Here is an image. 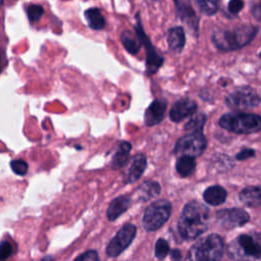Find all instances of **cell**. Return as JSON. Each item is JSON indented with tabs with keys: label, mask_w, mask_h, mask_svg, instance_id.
I'll list each match as a JSON object with an SVG mask.
<instances>
[{
	"label": "cell",
	"mask_w": 261,
	"mask_h": 261,
	"mask_svg": "<svg viewBox=\"0 0 261 261\" xmlns=\"http://www.w3.org/2000/svg\"><path fill=\"white\" fill-rule=\"evenodd\" d=\"M209 210L198 201H191L184 207L178 219V232L185 240H195L208 226Z\"/></svg>",
	"instance_id": "1"
},
{
	"label": "cell",
	"mask_w": 261,
	"mask_h": 261,
	"mask_svg": "<svg viewBox=\"0 0 261 261\" xmlns=\"http://www.w3.org/2000/svg\"><path fill=\"white\" fill-rule=\"evenodd\" d=\"M257 28L253 25H241L231 31L218 30L214 32L212 41L221 51H232L249 44L255 37Z\"/></svg>",
	"instance_id": "2"
},
{
	"label": "cell",
	"mask_w": 261,
	"mask_h": 261,
	"mask_svg": "<svg viewBox=\"0 0 261 261\" xmlns=\"http://www.w3.org/2000/svg\"><path fill=\"white\" fill-rule=\"evenodd\" d=\"M227 255L237 261H252L261 258V232L244 233L227 246Z\"/></svg>",
	"instance_id": "3"
},
{
	"label": "cell",
	"mask_w": 261,
	"mask_h": 261,
	"mask_svg": "<svg viewBox=\"0 0 261 261\" xmlns=\"http://www.w3.org/2000/svg\"><path fill=\"white\" fill-rule=\"evenodd\" d=\"M224 250L222 238L216 233L204 237L193 245L187 261H220Z\"/></svg>",
	"instance_id": "4"
},
{
	"label": "cell",
	"mask_w": 261,
	"mask_h": 261,
	"mask_svg": "<svg viewBox=\"0 0 261 261\" xmlns=\"http://www.w3.org/2000/svg\"><path fill=\"white\" fill-rule=\"evenodd\" d=\"M219 125L236 134H254L261 130V116L245 112L226 113L220 117Z\"/></svg>",
	"instance_id": "5"
},
{
	"label": "cell",
	"mask_w": 261,
	"mask_h": 261,
	"mask_svg": "<svg viewBox=\"0 0 261 261\" xmlns=\"http://www.w3.org/2000/svg\"><path fill=\"white\" fill-rule=\"evenodd\" d=\"M171 204L167 200H157L152 203L145 211L143 216V226L148 231L160 228L169 218Z\"/></svg>",
	"instance_id": "6"
},
{
	"label": "cell",
	"mask_w": 261,
	"mask_h": 261,
	"mask_svg": "<svg viewBox=\"0 0 261 261\" xmlns=\"http://www.w3.org/2000/svg\"><path fill=\"white\" fill-rule=\"evenodd\" d=\"M207 141L202 132H192L189 135L182 136L176 142L173 153L178 157L189 156L198 157L206 149Z\"/></svg>",
	"instance_id": "7"
},
{
	"label": "cell",
	"mask_w": 261,
	"mask_h": 261,
	"mask_svg": "<svg viewBox=\"0 0 261 261\" xmlns=\"http://www.w3.org/2000/svg\"><path fill=\"white\" fill-rule=\"evenodd\" d=\"M261 102V97L257 92L249 87L244 86L232 91L225 99L226 105L233 110H247L257 107Z\"/></svg>",
	"instance_id": "8"
},
{
	"label": "cell",
	"mask_w": 261,
	"mask_h": 261,
	"mask_svg": "<svg viewBox=\"0 0 261 261\" xmlns=\"http://www.w3.org/2000/svg\"><path fill=\"white\" fill-rule=\"evenodd\" d=\"M135 32H136V35L138 36L141 44L144 45L145 48H146V54H147V56H146V68H147V72H148V74H153L162 65L164 59L160 54L157 53V51L153 47L150 39L148 38V36L144 32L139 14H137V23L135 25Z\"/></svg>",
	"instance_id": "9"
},
{
	"label": "cell",
	"mask_w": 261,
	"mask_h": 261,
	"mask_svg": "<svg viewBox=\"0 0 261 261\" xmlns=\"http://www.w3.org/2000/svg\"><path fill=\"white\" fill-rule=\"evenodd\" d=\"M136 233L137 227L134 224L128 223L123 225L107 245V255L109 257H116L121 254L134 241Z\"/></svg>",
	"instance_id": "10"
},
{
	"label": "cell",
	"mask_w": 261,
	"mask_h": 261,
	"mask_svg": "<svg viewBox=\"0 0 261 261\" xmlns=\"http://www.w3.org/2000/svg\"><path fill=\"white\" fill-rule=\"evenodd\" d=\"M250 219L249 214L241 208L221 209L216 213L217 222L224 228L231 229L247 223Z\"/></svg>",
	"instance_id": "11"
},
{
	"label": "cell",
	"mask_w": 261,
	"mask_h": 261,
	"mask_svg": "<svg viewBox=\"0 0 261 261\" xmlns=\"http://www.w3.org/2000/svg\"><path fill=\"white\" fill-rule=\"evenodd\" d=\"M197 103L191 99H180L176 101L169 111V117L173 122H179L197 111Z\"/></svg>",
	"instance_id": "12"
},
{
	"label": "cell",
	"mask_w": 261,
	"mask_h": 261,
	"mask_svg": "<svg viewBox=\"0 0 261 261\" xmlns=\"http://www.w3.org/2000/svg\"><path fill=\"white\" fill-rule=\"evenodd\" d=\"M167 108V102L163 99L154 100L146 109L145 112V123L148 126L158 124L164 118Z\"/></svg>",
	"instance_id": "13"
},
{
	"label": "cell",
	"mask_w": 261,
	"mask_h": 261,
	"mask_svg": "<svg viewBox=\"0 0 261 261\" xmlns=\"http://www.w3.org/2000/svg\"><path fill=\"white\" fill-rule=\"evenodd\" d=\"M146 166H147L146 156L144 154L135 155L130 160V164L127 168V171L125 172L124 182L130 184L138 180L144 173Z\"/></svg>",
	"instance_id": "14"
},
{
	"label": "cell",
	"mask_w": 261,
	"mask_h": 261,
	"mask_svg": "<svg viewBox=\"0 0 261 261\" xmlns=\"http://www.w3.org/2000/svg\"><path fill=\"white\" fill-rule=\"evenodd\" d=\"M130 204V198L127 196H120L112 200L107 208V218L110 221H114L123 212H125Z\"/></svg>",
	"instance_id": "15"
},
{
	"label": "cell",
	"mask_w": 261,
	"mask_h": 261,
	"mask_svg": "<svg viewBox=\"0 0 261 261\" xmlns=\"http://www.w3.org/2000/svg\"><path fill=\"white\" fill-rule=\"evenodd\" d=\"M186 43L185 32L180 27H174L169 29L167 33V44L170 51L179 53Z\"/></svg>",
	"instance_id": "16"
},
{
	"label": "cell",
	"mask_w": 261,
	"mask_h": 261,
	"mask_svg": "<svg viewBox=\"0 0 261 261\" xmlns=\"http://www.w3.org/2000/svg\"><path fill=\"white\" fill-rule=\"evenodd\" d=\"M176 10L180 18L193 29H197V16L193 11L189 0H174Z\"/></svg>",
	"instance_id": "17"
},
{
	"label": "cell",
	"mask_w": 261,
	"mask_h": 261,
	"mask_svg": "<svg viewBox=\"0 0 261 261\" xmlns=\"http://www.w3.org/2000/svg\"><path fill=\"white\" fill-rule=\"evenodd\" d=\"M240 200L250 207L261 206V186L245 188L240 193Z\"/></svg>",
	"instance_id": "18"
},
{
	"label": "cell",
	"mask_w": 261,
	"mask_h": 261,
	"mask_svg": "<svg viewBox=\"0 0 261 261\" xmlns=\"http://www.w3.org/2000/svg\"><path fill=\"white\" fill-rule=\"evenodd\" d=\"M226 191L220 186H211L203 193L204 201L207 204L217 206L222 204L226 199Z\"/></svg>",
	"instance_id": "19"
},
{
	"label": "cell",
	"mask_w": 261,
	"mask_h": 261,
	"mask_svg": "<svg viewBox=\"0 0 261 261\" xmlns=\"http://www.w3.org/2000/svg\"><path fill=\"white\" fill-rule=\"evenodd\" d=\"M85 17L88 25L95 31H101L106 25V20L101 10L97 7L89 8L85 11Z\"/></svg>",
	"instance_id": "20"
},
{
	"label": "cell",
	"mask_w": 261,
	"mask_h": 261,
	"mask_svg": "<svg viewBox=\"0 0 261 261\" xmlns=\"http://www.w3.org/2000/svg\"><path fill=\"white\" fill-rule=\"evenodd\" d=\"M130 150H132L130 143L122 141L118 145V148L112 157V166L114 168H121L122 166H124L128 160Z\"/></svg>",
	"instance_id": "21"
},
{
	"label": "cell",
	"mask_w": 261,
	"mask_h": 261,
	"mask_svg": "<svg viewBox=\"0 0 261 261\" xmlns=\"http://www.w3.org/2000/svg\"><path fill=\"white\" fill-rule=\"evenodd\" d=\"M120 40L121 43L124 47V49L130 53V54H137L140 50V40L138 38V36L134 35L130 31H123L120 35Z\"/></svg>",
	"instance_id": "22"
},
{
	"label": "cell",
	"mask_w": 261,
	"mask_h": 261,
	"mask_svg": "<svg viewBox=\"0 0 261 261\" xmlns=\"http://www.w3.org/2000/svg\"><path fill=\"white\" fill-rule=\"evenodd\" d=\"M175 168H176L177 173L180 176H182V177L190 176L195 171L196 161L193 157L181 156L177 159V161L175 163Z\"/></svg>",
	"instance_id": "23"
},
{
	"label": "cell",
	"mask_w": 261,
	"mask_h": 261,
	"mask_svg": "<svg viewBox=\"0 0 261 261\" xmlns=\"http://www.w3.org/2000/svg\"><path fill=\"white\" fill-rule=\"evenodd\" d=\"M139 192H141V194H140L141 199L143 201H146V200H149L152 197H155V196L159 195V193H160V186L156 181L147 180V181L143 182L140 186Z\"/></svg>",
	"instance_id": "24"
},
{
	"label": "cell",
	"mask_w": 261,
	"mask_h": 261,
	"mask_svg": "<svg viewBox=\"0 0 261 261\" xmlns=\"http://www.w3.org/2000/svg\"><path fill=\"white\" fill-rule=\"evenodd\" d=\"M196 3L206 15H212L218 9V0H196Z\"/></svg>",
	"instance_id": "25"
},
{
	"label": "cell",
	"mask_w": 261,
	"mask_h": 261,
	"mask_svg": "<svg viewBox=\"0 0 261 261\" xmlns=\"http://www.w3.org/2000/svg\"><path fill=\"white\" fill-rule=\"evenodd\" d=\"M25 12L31 23H34L42 17L44 14V8L39 4H29L25 7Z\"/></svg>",
	"instance_id": "26"
},
{
	"label": "cell",
	"mask_w": 261,
	"mask_h": 261,
	"mask_svg": "<svg viewBox=\"0 0 261 261\" xmlns=\"http://www.w3.org/2000/svg\"><path fill=\"white\" fill-rule=\"evenodd\" d=\"M206 122V116L205 114H198L196 117L191 118V120L186 124V129L192 130V132H202L203 126Z\"/></svg>",
	"instance_id": "27"
},
{
	"label": "cell",
	"mask_w": 261,
	"mask_h": 261,
	"mask_svg": "<svg viewBox=\"0 0 261 261\" xmlns=\"http://www.w3.org/2000/svg\"><path fill=\"white\" fill-rule=\"evenodd\" d=\"M169 252L168 243L164 239H159L155 244V256L159 260H163Z\"/></svg>",
	"instance_id": "28"
},
{
	"label": "cell",
	"mask_w": 261,
	"mask_h": 261,
	"mask_svg": "<svg viewBox=\"0 0 261 261\" xmlns=\"http://www.w3.org/2000/svg\"><path fill=\"white\" fill-rule=\"evenodd\" d=\"M12 171L18 175H24L28 172V163L21 159H14L10 162Z\"/></svg>",
	"instance_id": "29"
},
{
	"label": "cell",
	"mask_w": 261,
	"mask_h": 261,
	"mask_svg": "<svg viewBox=\"0 0 261 261\" xmlns=\"http://www.w3.org/2000/svg\"><path fill=\"white\" fill-rule=\"evenodd\" d=\"M13 253L12 245L9 242H1L0 243V261H4L9 258Z\"/></svg>",
	"instance_id": "30"
},
{
	"label": "cell",
	"mask_w": 261,
	"mask_h": 261,
	"mask_svg": "<svg viewBox=\"0 0 261 261\" xmlns=\"http://www.w3.org/2000/svg\"><path fill=\"white\" fill-rule=\"evenodd\" d=\"M74 261H100V260H99V256L96 251L89 250V251L81 254L79 257H76Z\"/></svg>",
	"instance_id": "31"
},
{
	"label": "cell",
	"mask_w": 261,
	"mask_h": 261,
	"mask_svg": "<svg viewBox=\"0 0 261 261\" xmlns=\"http://www.w3.org/2000/svg\"><path fill=\"white\" fill-rule=\"evenodd\" d=\"M244 7V1L243 0H230L228 2L227 8L228 11L231 14H238Z\"/></svg>",
	"instance_id": "32"
},
{
	"label": "cell",
	"mask_w": 261,
	"mask_h": 261,
	"mask_svg": "<svg viewBox=\"0 0 261 261\" xmlns=\"http://www.w3.org/2000/svg\"><path fill=\"white\" fill-rule=\"evenodd\" d=\"M255 155V152L253 149H243L241 152H239L236 156L238 160H245L250 157H253Z\"/></svg>",
	"instance_id": "33"
},
{
	"label": "cell",
	"mask_w": 261,
	"mask_h": 261,
	"mask_svg": "<svg viewBox=\"0 0 261 261\" xmlns=\"http://www.w3.org/2000/svg\"><path fill=\"white\" fill-rule=\"evenodd\" d=\"M252 14L257 20H261V0L253 7Z\"/></svg>",
	"instance_id": "34"
},
{
	"label": "cell",
	"mask_w": 261,
	"mask_h": 261,
	"mask_svg": "<svg viewBox=\"0 0 261 261\" xmlns=\"http://www.w3.org/2000/svg\"><path fill=\"white\" fill-rule=\"evenodd\" d=\"M170 257H171V259H172L173 261H179V260L181 259V253H180L179 250L174 249V250L171 251Z\"/></svg>",
	"instance_id": "35"
},
{
	"label": "cell",
	"mask_w": 261,
	"mask_h": 261,
	"mask_svg": "<svg viewBox=\"0 0 261 261\" xmlns=\"http://www.w3.org/2000/svg\"><path fill=\"white\" fill-rule=\"evenodd\" d=\"M41 261H53L52 256H45Z\"/></svg>",
	"instance_id": "36"
},
{
	"label": "cell",
	"mask_w": 261,
	"mask_h": 261,
	"mask_svg": "<svg viewBox=\"0 0 261 261\" xmlns=\"http://www.w3.org/2000/svg\"><path fill=\"white\" fill-rule=\"evenodd\" d=\"M1 67H2V53L0 51V70H1Z\"/></svg>",
	"instance_id": "37"
},
{
	"label": "cell",
	"mask_w": 261,
	"mask_h": 261,
	"mask_svg": "<svg viewBox=\"0 0 261 261\" xmlns=\"http://www.w3.org/2000/svg\"><path fill=\"white\" fill-rule=\"evenodd\" d=\"M260 58H261V52H260Z\"/></svg>",
	"instance_id": "38"
},
{
	"label": "cell",
	"mask_w": 261,
	"mask_h": 261,
	"mask_svg": "<svg viewBox=\"0 0 261 261\" xmlns=\"http://www.w3.org/2000/svg\"><path fill=\"white\" fill-rule=\"evenodd\" d=\"M154 1H158V0H154Z\"/></svg>",
	"instance_id": "39"
},
{
	"label": "cell",
	"mask_w": 261,
	"mask_h": 261,
	"mask_svg": "<svg viewBox=\"0 0 261 261\" xmlns=\"http://www.w3.org/2000/svg\"><path fill=\"white\" fill-rule=\"evenodd\" d=\"M0 2H2V0H0Z\"/></svg>",
	"instance_id": "40"
}]
</instances>
